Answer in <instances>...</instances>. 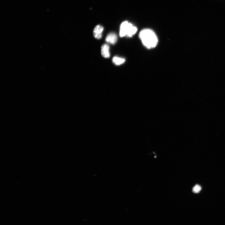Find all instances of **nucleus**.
<instances>
[{"instance_id":"obj_3","label":"nucleus","mask_w":225,"mask_h":225,"mask_svg":"<svg viewBox=\"0 0 225 225\" xmlns=\"http://www.w3.org/2000/svg\"><path fill=\"white\" fill-rule=\"evenodd\" d=\"M104 30V28L101 25H97L94 28L93 30V34L94 37L97 39H100L102 36V33Z\"/></svg>"},{"instance_id":"obj_1","label":"nucleus","mask_w":225,"mask_h":225,"mask_svg":"<svg viewBox=\"0 0 225 225\" xmlns=\"http://www.w3.org/2000/svg\"><path fill=\"white\" fill-rule=\"evenodd\" d=\"M139 36L143 45L148 49L154 48L158 44V38L154 32L150 29L142 30Z\"/></svg>"},{"instance_id":"obj_5","label":"nucleus","mask_w":225,"mask_h":225,"mask_svg":"<svg viewBox=\"0 0 225 225\" xmlns=\"http://www.w3.org/2000/svg\"><path fill=\"white\" fill-rule=\"evenodd\" d=\"M110 47L108 45L105 44L103 45L101 48V52L102 56L105 58H108L110 57Z\"/></svg>"},{"instance_id":"obj_7","label":"nucleus","mask_w":225,"mask_h":225,"mask_svg":"<svg viewBox=\"0 0 225 225\" xmlns=\"http://www.w3.org/2000/svg\"><path fill=\"white\" fill-rule=\"evenodd\" d=\"M201 187L199 185L197 184L193 188L192 191L195 193H198L201 191Z\"/></svg>"},{"instance_id":"obj_6","label":"nucleus","mask_w":225,"mask_h":225,"mask_svg":"<svg viewBox=\"0 0 225 225\" xmlns=\"http://www.w3.org/2000/svg\"><path fill=\"white\" fill-rule=\"evenodd\" d=\"M125 61V58L118 57V56H115L112 59V61L115 65L119 66L123 64Z\"/></svg>"},{"instance_id":"obj_2","label":"nucleus","mask_w":225,"mask_h":225,"mask_svg":"<svg viewBox=\"0 0 225 225\" xmlns=\"http://www.w3.org/2000/svg\"><path fill=\"white\" fill-rule=\"evenodd\" d=\"M137 30V28L132 24L124 21L120 25L119 35L121 37H132L136 33Z\"/></svg>"},{"instance_id":"obj_4","label":"nucleus","mask_w":225,"mask_h":225,"mask_svg":"<svg viewBox=\"0 0 225 225\" xmlns=\"http://www.w3.org/2000/svg\"><path fill=\"white\" fill-rule=\"evenodd\" d=\"M106 41L108 43L115 45L117 41V35L114 33L109 34L106 37Z\"/></svg>"}]
</instances>
